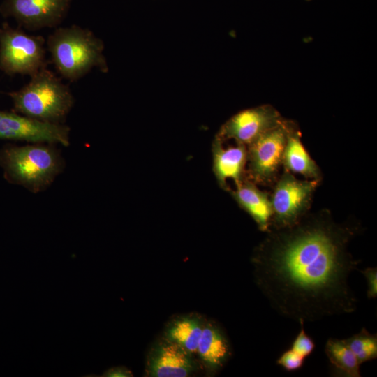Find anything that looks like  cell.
<instances>
[{"mask_svg":"<svg viewBox=\"0 0 377 377\" xmlns=\"http://www.w3.org/2000/svg\"><path fill=\"white\" fill-rule=\"evenodd\" d=\"M359 229L325 214L269 229L251 263L256 283L271 306L304 323L355 311L357 299L348 281L360 260L348 246Z\"/></svg>","mask_w":377,"mask_h":377,"instance_id":"obj_1","label":"cell"},{"mask_svg":"<svg viewBox=\"0 0 377 377\" xmlns=\"http://www.w3.org/2000/svg\"><path fill=\"white\" fill-rule=\"evenodd\" d=\"M46 49L57 73L68 81L81 79L94 68L108 71L103 42L78 25L56 28L46 39Z\"/></svg>","mask_w":377,"mask_h":377,"instance_id":"obj_2","label":"cell"},{"mask_svg":"<svg viewBox=\"0 0 377 377\" xmlns=\"http://www.w3.org/2000/svg\"><path fill=\"white\" fill-rule=\"evenodd\" d=\"M13 111L34 120L64 124L75 103L71 89L47 67L30 77L17 91L7 94Z\"/></svg>","mask_w":377,"mask_h":377,"instance_id":"obj_3","label":"cell"},{"mask_svg":"<svg viewBox=\"0 0 377 377\" xmlns=\"http://www.w3.org/2000/svg\"><path fill=\"white\" fill-rule=\"evenodd\" d=\"M0 166L6 179L37 193L47 188L64 168V160L53 144L8 145L0 150Z\"/></svg>","mask_w":377,"mask_h":377,"instance_id":"obj_4","label":"cell"},{"mask_svg":"<svg viewBox=\"0 0 377 377\" xmlns=\"http://www.w3.org/2000/svg\"><path fill=\"white\" fill-rule=\"evenodd\" d=\"M46 39L8 22L0 27V70L8 75L33 76L47 67Z\"/></svg>","mask_w":377,"mask_h":377,"instance_id":"obj_5","label":"cell"},{"mask_svg":"<svg viewBox=\"0 0 377 377\" xmlns=\"http://www.w3.org/2000/svg\"><path fill=\"white\" fill-rule=\"evenodd\" d=\"M318 180H300L290 172L277 181L272 195V216L269 229L290 227L297 223L309 209Z\"/></svg>","mask_w":377,"mask_h":377,"instance_id":"obj_6","label":"cell"},{"mask_svg":"<svg viewBox=\"0 0 377 377\" xmlns=\"http://www.w3.org/2000/svg\"><path fill=\"white\" fill-rule=\"evenodd\" d=\"M291 122L282 120L249 145V172L256 182L269 184L282 164L283 154Z\"/></svg>","mask_w":377,"mask_h":377,"instance_id":"obj_7","label":"cell"},{"mask_svg":"<svg viewBox=\"0 0 377 377\" xmlns=\"http://www.w3.org/2000/svg\"><path fill=\"white\" fill-rule=\"evenodd\" d=\"M72 0H4L0 13L13 17L20 27L31 31L58 27L66 17Z\"/></svg>","mask_w":377,"mask_h":377,"instance_id":"obj_8","label":"cell"},{"mask_svg":"<svg viewBox=\"0 0 377 377\" xmlns=\"http://www.w3.org/2000/svg\"><path fill=\"white\" fill-rule=\"evenodd\" d=\"M69 126L29 119L15 112L0 110V139L30 143L70 145Z\"/></svg>","mask_w":377,"mask_h":377,"instance_id":"obj_9","label":"cell"},{"mask_svg":"<svg viewBox=\"0 0 377 377\" xmlns=\"http://www.w3.org/2000/svg\"><path fill=\"white\" fill-rule=\"evenodd\" d=\"M282 120L277 110L269 105L246 109L229 119L221 127L217 137L221 140L232 138L237 143L249 146Z\"/></svg>","mask_w":377,"mask_h":377,"instance_id":"obj_10","label":"cell"},{"mask_svg":"<svg viewBox=\"0 0 377 377\" xmlns=\"http://www.w3.org/2000/svg\"><path fill=\"white\" fill-rule=\"evenodd\" d=\"M197 370L193 355L162 337L147 357L145 374L150 377H187Z\"/></svg>","mask_w":377,"mask_h":377,"instance_id":"obj_11","label":"cell"},{"mask_svg":"<svg viewBox=\"0 0 377 377\" xmlns=\"http://www.w3.org/2000/svg\"><path fill=\"white\" fill-rule=\"evenodd\" d=\"M213 170L219 186L228 189L227 179H232L235 184L244 179L247 161L246 145L237 143L235 146L224 148L222 140L216 138L212 145Z\"/></svg>","mask_w":377,"mask_h":377,"instance_id":"obj_12","label":"cell"},{"mask_svg":"<svg viewBox=\"0 0 377 377\" xmlns=\"http://www.w3.org/2000/svg\"><path fill=\"white\" fill-rule=\"evenodd\" d=\"M196 353L210 374L218 372L229 360L232 355L230 342L215 323H205Z\"/></svg>","mask_w":377,"mask_h":377,"instance_id":"obj_13","label":"cell"},{"mask_svg":"<svg viewBox=\"0 0 377 377\" xmlns=\"http://www.w3.org/2000/svg\"><path fill=\"white\" fill-rule=\"evenodd\" d=\"M230 193L239 207L251 216L258 228L268 232L272 208L267 194L245 179L236 185V188L230 191Z\"/></svg>","mask_w":377,"mask_h":377,"instance_id":"obj_14","label":"cell"},{"mask_svg":"<svg viewBox=\"0 0 377 377\" xmlns=\"http://www.w3.org/2000/svg\"><path fill=\"white\" fill-rule=\"evenodd\" d=\"M300 138V131L291 123L283 150L282 163L288 172L302 175L311 179L319 180L320 170L306 151Z\"/></svg>","mask_w":377,"mask_h":377,"instance_id":"obj_15","label":"cell"},{"mask_svg":"<svg viewBox=\"0 0 377 377\" xmlns=\"http://www.w3.org/2000/svg\"><path fill=\"white\" fill-rule=\"evenodd\" d=\"M205 323L204 319L197 313L182 315L168 323L163 337L194 355Z\"/></svg>","mask_w":377,"mask_h":377,"instance_id":"obj_16","label":"cell"},{"mask_svg":"<svg viewBox=\"0 0 377 377\" xmlns=\"http://www.w3.org/2000/svg\"><path fill=\"white\" fill-rule=\"evenodd\" d=\"M325 353L335 376L360 377V364L343 339L330 338L325 346Z\"/></svg>","mask_w":377,"mask_h":377,"instance_id":"obj_17","label":"cell"},{"mask_svg":"<svg viewBox=\"0 0 377 377\" xmlns=\"http://www.w3.org/2000/svg\"><path fill=\"white\" fill-rule=\"evenodd\" d=\"M344 342L355 354L361 365L377 357V335L371 334L365 328L347 339Z\"/></svg>","mask_w":377,"mask_h":377,"instance_id":"obj_18","label":"cell"},{"mask_svg":"<svg viewBox=\"0 0 377 377\" xmlns=\"http://www.w3.org/2000/svg\"><path fill=\"white\" fill-rule=\"evenodd\" d=\"M300 330L293 340L290 349L302 357L304 359L310 355L315 348L313 340L306 332L304 328V322L300 321Z\"/></svg>","mask_w":377,"mask_h":377,"instance_id":"obj_19","label":"cell"},{"mask_svg":"<svg viewBox=\"0 0 377 377\" xmlns=\"http://www.w3.org/2000/svg\"><path fill=\"white\" fill-rule=\"evenodd\" d=\"M304 359L290 348L284 351L276 360V364L288 371L300 369L304 364Z\"/></svg>","mask_w":377,"mask_h":377,"instance_id":"obj_20","label":"cell"},{"mask_svg":"<svg viewBox=\"0 0 377 377\" xmlns=\"http://www.w3.org/2000/svg\"><path fill=\"white\" fill-rule=\"evenodd\" d=\"M364 276L367 283V296L369 299L376 298L377 296V268L369 267L364 270H359Z\"/></svg>","mask_w":377,"mask_h":377,"instance_id":"obj_21","label":"cell"},{"mask_svg":"<svg viewBox=\"0 0 377 377\" xmlns=\"http://www.w3.org/2000/svg\"><path fill=\"white\" fill-rule=\"evenodd\" d=\"M105 377H131L132 372L126 367H113L107 369L102 375Z\"/></svg>","mask_w":377,"mask_h":377,"instance_id":"obj_22","label":"cell"}]
</instances>
